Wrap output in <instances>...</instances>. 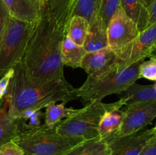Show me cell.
Wrapping results in <instances>:
<instances>
[{"mask_svg":"<svg viewBox=\"0 0 156 155\" xmlns=\"http://www.w3.org/2000/svg\"><path fill=\"white\" fill-rule=\"evenodd\" d=\"M148 12H149V20H148L146 28L156 21V0H152L150 6L148 8Z\"/></svg>","mask_w":156,"mask_h":155,"instance_id":"cell-29","label":"cell"},{"mask_svg":"<svg viewBox=\"0 0 156 155\" xmlns=\"http://www.w3.org/2000/svg\"><path fill=\"white\" fill-rule=\"evenodd\" d=\"M20 132V120L9 114L8 103L3 97L0 100V146L12 141Z\"/></svg>","mask_w":156,"mask_h":155,"instance_id":"cell-15","label":"cell"},{"mask_svg":"<svg viewBox=\"0 0 156 155\" xmlns=\"http://www.w3.org/2000/svg\"><path fill=\"white\" fill-rule=\"evenodd\" d=\"M120 6V0H101L99 16L108 27L114 12Z\"/></svg>","mask_w":156,"mask_h":155,"instance_id":"cell-23","label":"cell"},{"mask_svg":"<svg viewBox=\"0 0 156 155\" xmlns=\"http://www.w3.org/2000/svg\"><path fill=\"white\" fill-rule=\"evenodd\" d=\"M111 150L106 140L98 137L82 141L63 155H111Z\"/></svg>","mask_w":156,"mask_h":155,"instance_id":"cell-17","label":"cell"},{"mask_svg":"<svg viewBox=\"0 0 156 155\" xmlns=\"http://www.w3.org/2000/svg\"><path fill=\"white\" fill-rule=\"evenodd\" d=\"M77 0H41L42 9L66 31Z\"/></svg>","mask_w":156,"mask_h":155,"instance_id":"cell-13","label":"cell"},{"mask_svg":"<svg viewBox=\"0 0 156 155\" xmlns=\"http://www.w3.org/2000/svg\"><path fill=\"white\" fill-rule=\"evenodd\" d=\"M118 56L109 47L98 51L86 53L80 68H83L92 78H100L119 68Z\"/></svg>","mask_w":156,"mask_h":155,"instance_id":"cell-11","label":"cell"},{"mask_svg":"<svg viewBox=\"0 0 156 155\" xmlns=\"http://www.w3.org/2000/svg\"><path fill=\"white\" fill-rule=\"evenodd\" d=\"M67 103L62 102L56 104V102H52L46 106L45 114V125L48 128H55L63 119H67L72 115H75L80 111L81 109H73L66 107L65 105Z\"/></svg>","mask_w":156,"mask_h":155,"instance_id":"cell-19","label":"cell"},{"mask_svg":"<svg viewBox=\"0 0 156 155\" xmlns=\"http://www.w3.org/2000/svg\"><path fill=\"white\" fill-rule=\"evenodd\" d=\"M86 51L66 35L61 46V59L64 65L76 68H80L82 61Z\"/></svg>","mask_w":156,"mask_h":155,"instance_id":"cell-18","label":"cell"},{"mask_svg":"<svg viewBox=\"0 0 156 155\" xmlns=\"http://www.w3.org/2000/svg\"><path fill=\"white\" fill-rule=\"evenodd\" d=\"M120 8L136 23L140 32L146 28L149 12L144 0H120Z\"/></svg>","mask_w":156,"mask_h":155,"instance_id":"cell-16","label":"cell"},{"mask_svg":"<svg viewBox=\"0 0 156 155\" xmlns=\"http://www.w3.org/2000/svg\"><path fill=\"white\" fill-rule=\"evenodd\" d=\"M14 74L13 68L9 70L5 74L2 76L0 78V100L5 97L6 92H7L8 87H9V82H10L11 78Z\"/></svg>","mask_w":156,"mask_h":155,"instance_id":"cell-27","label":"cell"},{"mask_svg":"<svg viewBox=\"0 0 156 155\" xmlns=\"http://www.w3.org/2000/svg\"><path fill=\"white\" fill-rule=\"evenodd\" d=\"M0 155H24L22 149L13 141L0 146Z\"/></svg>","mask_w":156,"mask_h":155,"instance_id":"cell-25","label":"cell"},{"mask_svg":"<svg viewBox=\"0 0 156 155\" xmlns=\"http://www.w3.org/2000/svg\"><path fill=\"white\" fill-rule=\"evenodd\" d=\"M101 0H77L73 15L85 18L88 23L99 15Z\"/></svg>","mask_w":156,"mask_h":155,"instance_id":"cell-22","label":"cell"},{"mask_svg":"<svg viewBox=\"0 0 156 155\" xmlns=\"http://www.w3.org/2000/svg\"><path fill=\"white\" fill-rule=\"evenodd\" d=\"M154 136L155 133L152 128L123 137L113 133L105 140L111 150V155H141L146 143Z\"/></svg>","mask_w":156,"mask_h":155,"instance_id":"cell-10","label":"cell"},{"mask_svg":"<svg viewBox=\"0 0 156 155\" xmlns=\"http://www.w3.org/2000/svg\"><path fill=\"white\" fill-rule=\"evenodd\" d=\"M124 118V111L115 109L108 111L101 119L98 126L100 138L105 139L120 129Z\"/></svg>","mask_w":156,"mask_h":155,"instance_id":"cell-20","label":"cell"},{"mask_svg":"<svg viewBox=\"0 0 156 155\" xmlns=\"http://www.w3.org/2000/svg\"><path fill=\"white\" fill-rule=\"evenodd\" d=\"M149 57H153L156 59V44L155 46H154V48L152 49V52L150 53V55H149Z\"/></svg>","mask_w":156,"mask_h":155,"instance_id":"cell-30","label":"cell"},{"mask_svg":"<svg viewBox=\"0 0 156 155\" xmlns=\"http://www.w3.org/2000/svg\"><path fill=\"white\" fill-rule=\"evenodd\" d=\"M144 60H140L120 70L117 68L100 78L88 75L79 88L76 95L85 102L102 100L111 94H120L140 79V66Z\"/></svg>","mask_w":156,"mask_h":155,"instance_id":"cell-5","label":"cell"},{"mask_svg":"<svg viewBox=\"0 0 156 155\" xmlns=\"http://www.w3.org/2000/svg\"><path fill=\"white\" fill-rule=\"evenodd\" d=\"M140 33L136 23L120 6L108 26V47L119 56L135 40Z\"/></svg>","mask_w":156,"mask_h":155,"instance_id":"cell-7","label":"cell"},{"mask_svg":"<svg viewBox=\"0 0 156 155\" xmlns=\"http://www.w3.org/2000/svg\"><path fill=\"white\" fill-rule=\"evenodd\" d=\"M126 106L123 122L114 133L117 136H126L140 132L156 117V102H136Z\"/></svg>","mask_w":156,"mask_h":155,"instance_id":"cell-8","label":"cell"},{"mask_svg":"<svg viewBox=\"0 0 156 155\" xmlns=\"http://www.w3.org/2000/svg\"><path fill=\"white\" fill-rule=\"evenodd\" d=\"M14 74L5 95L9 112L20 119L26 112L41 110L52 102L78 99L76 88L66 80H38L33 78L21 62L13 68Z\"/></svg>","mask_w":156,"mask_h":155,"instance_id":"cell-1","label":"cell"},{"mask_svg":"<svg viewBox=\"0 0 156 155\" xmlns=\"http://www.w3.org/2000/svg\"><path fill=\"white\" fill-rule=\"evenodd\" d=\"M140 78H145L156 81V59L149 57L147 61H143L140 66Z\"/></svg>","mask_w":156,"mask_h":155,"instance_id":"cell-24","label":"cell"},{"mask_svg":"<svg viewBox=\"0 0 156 155\" xmlns=\"http://www.w3.org/2000/svg\"><path fill=\"white\" fill-rule=\"evenodd\" d=\"M141 155H156V135L146 143Z\"/></svg>","mask_w":156,"mask_h":155,"instance_id":"cell-28","label":"cell"},{"mask_svg":"<svg viewBox=\"0 0 156 155\" xmlns=\"http://www.w3.org/2000/svg\"><path fill=\"white\" fill-rule=\"evenodd\" d=\"M10 15L21 21L34 24L42 12L41 0H2Z\"/></svg>","mask_w":156,"mask_h":155,"instance_id":"cell-12","label":"cell"},{"mask_svg":"<svg viewBox=\"0 0 156 155\" xmlns=\"http://www.w3.org/2000/svg\"><path fill=\"white\" fill-rule=\"evenodd\" d=\"M156 44V21L141 31L135 40L118 56L119 68H127L130 65L149 57Z\"/></svg>","mask_w":156,"mask_h":155,"instance_id":"cell-9","label":"cell"},{"mask_svg":"<svg viewBox=\"0 0 156 155\" xmlns=\"http://www.w3.org/2000/svg\"><path fill=\"white\" fill-rule=\"evenodd\" d=\"M65 36V30L42 9L40 18L34 23L21 62L33 78L66 80L60 55Z\"/></svg>","mask_w":156,"mask_h":155,"instance_id":"cell-2","label":"cell"},{"mask_svg":"<svg viewBox=\"0 0 156 155\" xmlns=\"http://www.w3.org/2000/svg\"><path fill=\"white\" fill-rule=\"evenodd\" d=\"M10 13L2 0H0V42L5 31Z\"/></svg>","mask_w":156,"mask_h":155,"instance_id":"cell-26","label":"cell"},{"mask_svg":"<svg viewBox=\"0 0 156 155\" xmlns=\"http://www.w3.org/2000/svg\"><path fill=\"white\" fill-rule=\"evenodd\" d=\"M83 47L86 53L98 51L108 47V27L99 15L89 23Z\"/></svg>","mask_w":156,"mask_h":155,"instance_id":"cell-14","label":"cell"},{"mask_svg":"<svg viewBox=\"0 0 156 155\" xmlns=\"http://www.w3.org/2000/svg\"><path fill=\"white\" fill-rule=\"evenodd\" d=\"M153 130H154V132H155V135H156V124H155V127L153 128Z\"/></svg>","mask_w":156,"mask_h":155,"instance_id":"cell-32","label":"cell"},{"mask_svg":"<svg viewBox=\"0 0 156 155\" xmlns=\"http://www.w3.org/2000/svg\"><path fill=\"white\" fill-rule=\"evenodd\" d=\"M33 26L10 15L0 42V78L21 62Z\"/></svg>","mask_w":156,"mask_h":155,"instance_id":"cell-6","label":"cell"},{"mask_svg":"<svg viewBox=\"0 0 156 155\" xmlns=\"http://www.w3.org/2000/svg\"><path fill=\"white\" fill-rule=\"evenodd\" d=\"M123 106L125 102L122 98L111 103H103L102 100H91L79 112L60 122L55 129L62 135L82 138L84 141L93 139L100 137L98 126L104 114Z\"/></svg>","mask_w":156,"mask_h":155,"instance_id":"cell-4","label":"cell"},{"mask_svg":"<svg viewBox=\"0 0 156 155\" xmlns=\"http://www.w3.org/2000/svg\"><path fill=\"white\" fill-rule=\"evenodd\" d=\"M12 141L26 155H63L84 140L62 135L45 125L20 132Z\"/></svg>","mask_w":156,"mask_h":155,"instance_id":"cell-3","label":"cell"},{"mask_svg":"<svg viewBox=\"0 0 156 155\" xmlns=\"http://www.w3.org/2000/svg\"><path fill=\"white\" fill-rule=\"evenodd\" d=\"M144 1H145V2H146V6H147V7L149 8V6H150L151 3H152V0H144Z\"/></svg>","mask_w":156,"mask_h":155,"instance_id":"cell-31","label":"cell"},{"mask_svg":"<svg viewBox=\"0 0 156 155\" xmlns=\"http://www.w3.org/2000/svg\"><path fill=\"white\" fill-rule=\"evenodd\" d=\"M89 23L85 18L73 15L66 28V35L77 45L83 46L88 34Z\"/></svg>","mask_w":156,"mask_h":155,"instance_id":"cell-21","label":"cell"}]
</instances>
